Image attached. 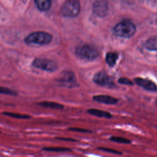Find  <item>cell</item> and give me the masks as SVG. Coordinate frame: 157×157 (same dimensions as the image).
<instances>
[{
	"instance_id": "1",
	"label": "cell",
	"mask_w": 157,
	"mask_h": 157,
	"mask_svg": "<svg viewBox=\"0 0 157 157\" xmlns=\"http://www.w3.org/2000/svg\"><path fill=\"white\" fill-rule=\"evenodd\" d=\"M52 35L45 31H36L28 34L24 42L27 44L45 45L49 44L52 40Z\"/></svg>"
},
{
	"instance_id": "2",
	"label": "cell",
	"mask_w": 157,
	"mask_h": 157,
	"mask_svg": "<svg viewBox=\"0 0 157 157\" xmlns=\"http://www.w3.org/2000/svg\"><path fill=\"white\" fill-rule=\"evenodd\" d=\"M114 33L119 37L129 38L134 36L136 33V26L134 24L129 20H124L117 23L114 28Z\"/></svg>"
},
{
	"instance_id": "3",
	"label": "cell",
	"mask_w": 157,
	"mask_h": 157,
	"mask_svg": "<svg viewBox=\"0 0 157 157\" xmlns=\"http://www.w3.org/2000/svg\"><path fill=\"white\" fill-rule=\"evenodd\" d=\"M99 51L93 45L83 44L75 48V54L80 58L86 60H93L98 57Z\"/></svg>"
},
{
	"instance_id": "4",
	"label": "cell",
	"mask_w": 157,
	"mask_h": 157,
	"mask_svg": "<svg viewBox=\"0 0 157 157\" xmlns=\"http://www.w3.org/2000/svg\"><path fill=\"white\" fill-rule=\"evenodd\" d=\"M80 11V4L77 0H67L61 7V13L67 17H75Z\"/></svg>"
},
{
	"instance_id": "5",
	"label": "cell",
	"mask_w": 157,
	"mask_h": 157,
	"mask_svg": "<svg viewBox=\"0 0 157 157\" xmlns=\"http://www.w3.org/2000/svg\"><path fill=\"white\" fill-rule=\"evenodd\" d=\"M32 66L37 69L50 72H53L58 69L57 63L48 58H35L32 63Z\"/></svg>"
},
{
	"instance_id": "6",
	"label": "cell",
	"mask_w": 157,
	"mask_h": 157,
	"mask_svg": "<svg viewBox=\"0 0 157 157\" xmlns=\"http://www.w3.org/2000/svg\"><path fill=\"white\" fill-rule=\"evenodd\" d=\"M93 80L95 83L102 86L110 88L116 86L112 77L109 75L105 71H100L95 74L93 76Z\"/></svg>"
},
{
	"instance_id": "7",
	"label": "cell",
	"mask_w": 157,
	"mask_h": 157,
	"mask_svg": "<svg viewBox=\"0 0 157 157\" xmlns=\"http://www.w3.org/2000/svg\"><path fill=\"white\" fill-rule=\"evenodd\" d=\"M135 83L145 89L146 90L150 91H157V85L156 84L151 80L147 78H143L141 77H136L134 79Z\"/></svg>"
},
{
	"instance_id": "8",
	"label": "cell",
	"mask_w": 157,
	"mask_h": 157,
	"mask_svg": "<svg viewBox=\"0 0 157 157\" xmlns=\"http://www.w3.org/2000/svg\"><path fill=\"white\" fill-rule=\"evenodd\" d=\"M57 80L64 83H66L69 84H74L76 82V78L72 72L65 71L61 73L60 77Z\"/></svg>"
},
{
	"instance_id": "9",
	"label": "cell",
	"mask_w": 157,
	"mask_h": 157,
	"mask_svg": "<svg viewBox=\"0 0 157 157\" xmlns=\"http://www.w3.org/2000/svg\"><path fill=\"white\" fill-rule=\"evenodd\" d=\"M107 6L105 2H102L101 0L95 2L93 6V11L94 13L101 17H104L107 13Z\"/></svg>"
},
{
	"instance_id": "10",
	"label": "cell",
	"mask_w": 157,
	"mask_h": 157,
	"mask_svg": "<svg viewBox=\"0 0 157 157\" xmlns=\"http://www.w3.org/2000/svg\"><path fill=\"white\" fill-rule=\"evenodd\" d=\"M93 99L97 102H99L100 103L105 104H115L118 102V99L109 96V95H96L93 96Z\"/></svg>"
},
{
	"instance_id": "11",
	"label": "cell",
	"mask_w": 157,
	"mask_h": 157,
	"mask_svg": "<svg viewBox=\"0 0 157 157\" xmlns=\"http://www.w3.org/2000/svg\"><path fill=\"white\" fill-rule=\"evenodd\" d=\"M87 112L91 115L98 117H102L105 118H111L113 115L109 113V112L104 111L102 110L95 109H90L87 110Z\"/></svg>"
},
{
	"instance_id": "12",
	"label": "cell",
	"mask_w": 157,
	"mask_h": 157,
	"mask_svg": "<svg viewBox=\"0 0 157 157\" xmlns=\"http://www.w3.org/2000/svg\"><path fill=\"white\" fill-rule=\"evenodd\" d=\"M118 58V54L117 52H109L105 55V62L110 67H113L117 63Z\"/></svg>"
},
{
	"instance_id": "13",
	"label": "cell",
	"mask_w": 157,
	"mask_h": 157,
	"mask_svg": "<svg viewBox=\"0 0 157 157\" xmlns=\"http://www.w3.org/2000/svg\"><path fill=\"white\" fill-rule=\"evenodd\" d=\"M146 49L151 51H157V36H153L148 39L144 44Z\"/></svg>"
},
{
	"instance_id": "14",
	"label": "cell",
	"mask_w": 157,
	"mask_h": 157,
	"mask_svg": "<svg viewBox=\"0 0 157 157\" xmlns=\"http://www.w3.org/2000/svg\"><path fill=\"white\" fill-rule=\"evenodd\" d=\"M38 105L49 109H63V105L61 104L58 102H52V101H42L40 102L37 103Z\"/></svg>"
},
{
	"instance_id": "15",
	"label": "cell",
	"mask_w": 157,
	"mask_h": 157,
	"mask_svg": "<svg viewBox=\"0 0 157 157\" xmlns=\"http://www.w3.org/2000/svg\"><path fill=\"white\" fill-rule=\"evenodd\" d=\"M34 1L38 9L42 11L48 10L51 6V0H34Z\"/></svg>"
},
{
	"instance_id": "16",
	"label": "cell",
	"mask_w": 157,
	"mask_h": 157,
	"mask_svg": "<svg viewBox=\"0 0 157 157\" xmlns=\"http://www.w3.org/2000/svg\"><path fill=\"white\" fill-rule=\"evenodd\" d=\"M43 150L52 152H64V151H71L72 150L66 147H45L42 148Z\"/></svg>"
},
{
	"instance_id": "17",
	"label": "cell",
	"mask_w": 157,
	"mask_h": 157,
	"mask_svg": "<svg viewBox=\"0 0 157 157\" xmlns=\"http://www.w3.org/2000/svg\"><path fill=\"white\" fill-rule=\"evenodd\" d=\"M3 114L14 118H18V119H28L30 118L31 117L28 115H24V114H19L17 113H12V112H3Z\"/></svg>"
},
{
	"instance_id": "18",
	"label": "cell",
	"mask_w": 157,
	"mask_h": 157,
	"mask_svg": "<svg viewBox=\"0 0 157 157\" xmlns=\"http://www.w3.org/2000/svg\"><path fill=\"white\" fill-rule=\"evenodd\" d=\"M109 140H110L111 141L117 142V143H120V144H131V141L128 139H125L123 137H116V136H112L111 137L109 138Z\"/></svg>"
},
{
	"instance_id": "19",
	"label": "cell",
	"mask_w": 157,
	"mask_h": 157,
	"mask_svg": "<svg viewBox=\"0 0 157 157\" xmlns=\"http://www.w3.org/2000/svg\"><path fill=\"white\" fill-rule=\"evenodd\" d=\"M0 94L10 95V96L17 95V93L15 91L4 86H0Z\"/></svg>"
},
{
	"instance_id": "20",
	"label": "cell",
	"mask_w": 157,
	"mask_h": 157,
	"mask_svg": "<svg viewBox=\"0 0 157 157\" xmlns=\"http://www.w3.org/2000/svg\"><path fill=\"white\" fill-rule=\"evenodd\" d=\"M118 82L119 83L123 84V85H133V82L129 80L128 78L125 77H121L118 80Z\"/></svg>"
},
{
	"instance_id": "21",
	"label": "cell",
	"mask_w": 157,
	"mask_h": 157,
	"mask_svg": "<svg viewBox=\"0 0 157 157\" xmlns=\"http://www.w3.org/2000/svg\"><path fill=\"white\" fill-rule=\"evenodd\" d=\"M98 150H103V151H105L109 153H114V154H117V155H121L122 153L121 151H117L116 150H113V149H110V148H105V147H100V148H98Z\"/></svg>"
},
{
	"instance_id": "22",
	"label": "cell",
	"mask_w": 157,
	"mask_h": 157,
	"mask_svg": "<svg viewBox=\"0 0 157 157\" xmlns=\"http://www.w3.org/2000/svg\"><path fill=\"white\" fill-rule=\"evenodd\" d=\"M68 130L70 131H76V132H82V133H90L91 132V131L90 130H87V129H80V128H69L68 129Z\"/></svg>"
},
{
	"instance_id": "23",
	"label": "cell",
	"mask_w": 157,
	"mask_h": 157,
	"mask_svg": "<svg viewBox=\"0 0 157 157\" xmlns=\"http://www.w3.org/2000/svg\"><path fill=\"white\" fill-rule=\"evenodd\" d=\"M59 140H67V141H76L75 139H69V138H57Z\"/></svg>"
}]
</instances>
